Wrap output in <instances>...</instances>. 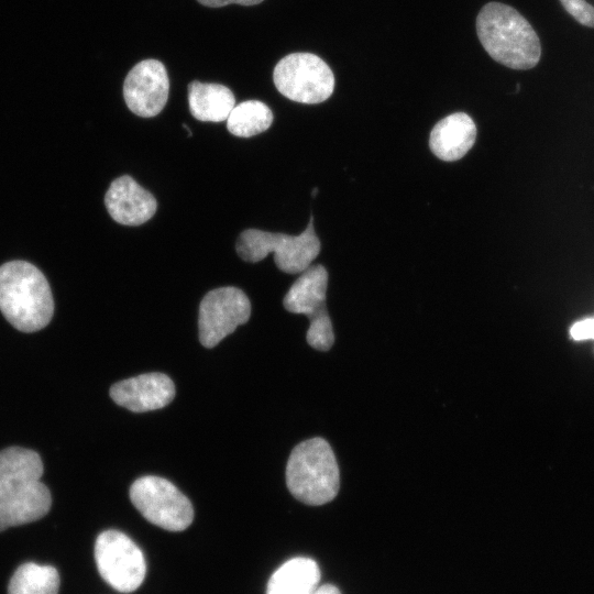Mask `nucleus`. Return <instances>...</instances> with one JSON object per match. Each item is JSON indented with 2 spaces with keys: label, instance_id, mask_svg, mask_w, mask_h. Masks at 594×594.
Listing matches in <instances>:
<instances>
[{
  "label": "nucleus",
  "instance_id": "1",
  "mask_svg": "<svg viewBox=\"0 0 594 594\" xmlns=\"http://www.w3.org/2000/svg\"><path fill=\"white\" fill-rule=\"evenodd\" d=\"M42 474L43 463L35 451L20 447L0 451V531L48 513L52 497Z\"/></svg>",
  "mask_w": 594,
  "mask_h": 594
},
{
  "label": "nucleus",
  "instance_id": "2",
  "mask_svg": "<svg viewBox=\"0 0 594 594\" xmlns=\"http://www.w3.org/2000/svg\"><path fill=\"white\" fill-rule=\"evenodd\" d=\"M476 32L488 55L513 69L535 67L541 55L540 40L530 23L514 8L485 4L476 18Z\"/></svg>",
  "mask_w": 594,
  "mask_h": 594
},
{
  "label": "nucleus",
  "instance_id": "3",
  "mask_svg": "<svg viewBox=\"0 0 594 594\" xmlns=\"http://www.w3.org/2000/svg\"><path fill=\"white\" fill-rule=\"evenodd\" d=\"M0 310L23 332L47 326L54 301L51 287L37 267L24 261H11L0 266Z\"/></svg>",
  "mask_w": 594,
  "mask_h": 594
},
{
  "label": "nucleus",
  "instance_id": "4",
  "mask_svg": "<svg viewBox=\"0 0 594 594\" xmlns=\"http://www.w3.org/2000/svg\"><path fill=\"white\" fill-rule=\"evenodd\" d=\"M286 484L296 499L311 506L323 505L337 496L339 468L324 439H308L293 449L286 465Z\"/></svg>",
  "mask_w": 594,
  "mask_h": 594
},
{
  "label": "nucleus",
  "instance_id": "5",
  "mask_svg": "<svg viewBox=\"0 0 594 594\" xmlns=\"http://www.w3.org/2000/svg\"><path fill=\"white\" fill-rule=\"evenodd\" d=\"M314 218L299 235L246 229L237 241L238 255L245 262L256 263L274 253L276 266L287 274L306 271L320 252V241L314 229Z\"/></svg>",
  "mask_w": 594,
  "mask_h": 594
},
{
  "label": "nucleus",
  "instance_id": "6",
  "mask_svg": "<svg viewBox=\"0 0 594 594\" xmlns=\"http://www.w3.org/2000/svg\"><path fill=\"white\" fill-rule=\"evenodd\" d=\"M273 80L286 98L306 105L326 101L334 90V75L329 65L311 53H292L275 66Z\"/></svg>",
  "mask_w": 594,
  "mask_h": 594
},
{
  "label": "nucleus",
  "instance_id": "7",
  "mask_svg": "<svg viewBox=\"0 0 594 594\" xmlns=\"http://www.w3.org/2000/svg\"><path fill=\"white\" fill-rule=\"evenodd\" d=\"M134 507L151 524L168 531L185 530L194 519L190 501L169 481L147 475L130 487Z\"/></svg>",
  "mask_w": 594,
  "mask_h": 594
},
{
  "label": "nucleus",
  "instance_id": "8",
  "mask_svg": "<svg viewBox=\"0 0 594 594\" xmlns=\"http://www.w3.org/2000/svg\"><path fill=\"white\" fill-rule=\"evenodd\" d=\"M95 559L101 578L119 592L135 591L145 578L141 549L121 531L106 530L97 537Z\"/></svg>",
  "mask_w": 594,
  "mask_h": 594
},
{
  "label": "nucleus",
  "instance_id": "9",
  "mask_svg": "<svg viewBox=\"0 0 594 594\" xmlns=\"http://www.w3.org/2000/svg\"><path fill=\"white\" fill-rule=\"evenodd\" d=\"M251 316V302L243 290L228 286L210 290L199 306L200 343L213 348Z\"/></svg>",
  "mask_w": 594,
  "mask_h": 594
},
{
  "label": "nucleus",
  "instance_id": "10",
  "mask_svg": "<svg viewBox=\"0 0 594 594\" xmlns=\"http://www.w3.org/2000/svg\"><path fill=\"white\" fill-rule=\"evenodd\" d=\"M168 92L167 70L157 59L138 63L123 82V97L128 108L142 118L157 116L167 102Z\"/></svg>",
  "mask_w": 594,
  "mask_h": 594
},
{
  "label": "nucleus",
  "instance_id": "11",
  "mask_svg": "<svg viewBox=\"0 0 594 594\" xmlns=\"http://www.w3.org/2000/svg\"><path fill=\"white\" fill-rule=\"evenodd\" d=\"M109 393L119 406L145 413L168 405L175 397V385L163 373H145L113 384Z\"/></svg>",
  "mask_w": 594,
  "mask_h": 594
},
{
  "label": "nucleus",
  "instance_id": "12",
  "mask_svg": "<svg viewBox=\"0 0 594 594\" xmlns=\"http://www.w3.org/2000/svg\"><path fill=\"white\" fill-rule=\"evenodd\" d=\"M106 208L111 218L124 226H141L156 212L155 197L131 176L114 179L105 196Z\"/></svg>",
  "mask_w": 594,
  "mask_h": 594
},
{
  "label": "nucleus",
  "instance_id": "13",
  "mask_svg": "<svg viewBox=\"0 0 594 594\" xmlns=\"http://www.w3.org/2000/svg\"><path fill=\"white\" fill-rule=\"evenodd\" d=\"M476 125L464 112H455L440 120L431 130L429 146L432 153L446 162L462 158L474 145Z\"/></svg>",
  "mask_w": 594,
  "mask_h": 594
},
{
  "label": "nucleus",
  "instance_id": "14",
  "mask_svg": "<svg viewBox=\"0 0 594 594\" xmlns=\"http://www.w3.org/2000/svg\"><path fill=\"white\" fill-rule=\"evenodd\" d=\"M328 272L321 264L310 265L292 285L283 299L284 308L308 319L327 311Z\"/></svg>",
  "mask_w": 594,
  "mask_h": 594
},
{
  "label": "nucleus",
  "instance_id": "15",
  "mask_svg": "<svg viewBox=\"0 0 594 594\" xmlns=\"http://www.w3.org/2000/svg\"><path fill=\"white\" fill-rule=\"evenodd\" d=\"M191 116L204 122L226 121L235 106L233 92L226 86L194 80L188 84Z\"/></svg>",
  "mask_w": 594,
  "mask_h": 594
},
{
  "label": "nucleus",
  "instance_id": "16",
  "mask_svg": "<svg viewBox=\"0 0 594 594\" xmlns=\"http://www.w3.org/2000/svg\"><path fill=\"white\" fill-rule=\"evenodd\" d=\"M320 570L310 558L297 557L283 563L270 578L266 594H312Z\"/></svg>",
  "mask_w": 594,
  "mask_h": 594
},
{
  "label": "nucleus",
  "instance_id": "17",
  "mask_svg": "<svg viewBox=\"0 0 594 594\" xmlns=\"http://www.w3.org/2000/svg\"><path fill=\"white\" fill-rule=\"evenodd\" d=\"M58 588L59 575L54 566L28 562L13 573L8 594H57Z\"/></svg>",
  "mask_w": 594,
  "mask_h": 594
},
{
  "label": "nucleus",
  "instance_id": "18",
  "mask_svg": "<svg viewBox=\"0 0 594 594\" xmlns=\"http://www.w3.org/2000/svg\"><path fill=\"white\" fill-rule=\"evenodd\" d=\"M272 110L260 100L235 105L227 119L228 131L239 138H251L266 131L273 123Z\"/></svg>",
  "mask_w": 594,
  "mask_h": 594
},
{
  "label": "nucleus",
  "instance_id": "19",
  "mask_svg": "<svg viewBox=\"0 0 594 594\" xmlns=\"http://www.w3.org/2000/svg\"><path fill=\"white\" fill-rule=\"evenodd\" d=\"M310 326L307 331V342L319 351H328L334 342L332 322L328 311L309 319Z\"/></svg>",
  "mask_w": 594,
  "mask_h": 594
},
{
  "label": "nucleus",
  "instance_id": "20",
  "mask_svg": "<svg viewBox=\"0 0 594 594\" xmlns=\"http://www.w3.org/2000/svg\"><path fill=\"white\" fill-rule=\"evenodd\" d=\"M563 8L581 24L594 28V7L585 0H560Z\"/></svg>",
  "mask_w": 594,
  "mask_h": 594
},
{
  "label": "nucleus",
  "instance_id": "21",
  "mask_svg": "<svg viewBox=\"0 0 594 594\" xmlns=\"http://www.w3.org/2000/svg\"><path fill=\"white\" fill-rule=\"evenodd\" d=\"M570 333L572 339L576 341L594 339V318H587L574 323Z\"/></svg>",
  "mask_w": 594,
  "mask_h": 594
},
{
  "label": "nucleus",
  "instance_id": "22",
  "mask_svg": "<svg viewBox=\"0 0 594 594\" xmlns=\"http://www.w3.org/2000/svg\"><path fill=\"white\" fill-rule=\"evenodd\" d=\"M200 4L209 8H221L232 3L240 6H255L263 0H197Z\"/></svg>",
  "mask_w": 594,
  "mask_h": 594
},
{
  "label": "nucleus",
  "instance_id": "23",
  "mask_svg": "<svg viewBox=\"0 0 594 594\" xmlns=\"http://www.w3.org/2000/svg\"><path fill=\"white\" fill-rule=\"evenodd\" d=\"M312 594H341V593L334 585L324 584V585L318 586L317 590Z\"/></svg>",
  "mask_w": 594,
  "mask_h": 594
},
{
  "label": "nucleus",
  "instance_id": "24",
  "mask_svg": "<svg viewBox=\"0 0 594 594\" xmlns=\"http://www.w3.org/2000/svg\"><path fill=\"white\" fill-rule=\"evenodd\" d=\"M317 193H318V189L315 188V189L312 190V197H315Z\"/></svg>",
  "mask_w": 594,
  "mask_h": 594
}]
</instances>
